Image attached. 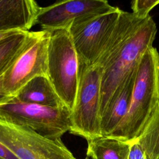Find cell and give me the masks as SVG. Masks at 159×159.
<instances>
[{"label":"cell","mask_w":159,"mask_h":159,"mask_svg":"<svg viewBox=\"0 0 159 159\" xmlns=\"http://www.w3.org/2000/svg\"><path fill=\"white\" fill-rule=\"evenodd\" d=\"M22 31H9V32H0V41L6 37L16 34L17 32Z\"/></svg>","instance_id":"ffe728a7"},{"label":"cell","mask_w":159,"mask_h":159,"mask_svg":"<svg viewBox=\"0 0 159 159\" xmlns=\"http://www.w3.org/2000/svg\"><path fill=\"white\" fill-rule=\"evenodd\" d=\"M14 98L24 102L50 107L65 106L47 76L33 78L20 89Z\"/></svg>","instance_id":"8fae6325"},{"label":"cell","mask_w":159,"mask_h":159,"mask_svg":"<svg viewBox=\"0 0 159 159\" xmlns=\"http://www.w3.org/2000/svg\"><path fill=\"white\" fill-rule=\"evenodd\" d=\"M157 32L156 24L149 15L117 54L101 67V117L113 104L129 76L137 70L143 53L153 46Z\"/></svg>","instance_id":"7a4b0ae2"},{"label":"cell","mask_w":159,"mask_h":159,"mask_svg":"<svg viewBox=\"0 0 159 159\" xmlns=\"http://www.w3.org/2000/svg\"><path fill=\"white\" fill-rule=\"evenodd\" d=\"M102 70L98 65H79V81L75 105L70 114L71 134L87 142L101 134V78Z\"/></svg>","instance_id":"277c9868"},{"label":"cell","mask_w":159,"mask_h":159,"mask_svg":"<svg viewBox=\"0 0 159 159\" xmlns=\"http://www.w3.org/2000/svg\"><path fill=\"white\" fill-rule=\"evenodd\" d=\"M0 143L19 159H76L61 139H50L1 119Z\"/></svg>","instance_id":"ba28073f"},{"label":"cell","mask_w":159,"mask_h":159,"mask_svg":"<svg viewBox=\"0 0 159 159\" xmlns=\"http://www.w3.org/2000/svg\"><path fill=\"white\" fill-rule=\"evenodd\" d=\"M48 32V77L64 105L71 111L78 87V56L68 29Z\"/></svg>","instance_id":"3957f363"},{"label":"cell","mask_w":159,"mask_h":159,"mask_svg":"<svg viewBox=\"0 0 159 159\" xmlns=\"http://www.w3.org/2000/svg\"><path fill=\"white\" fill-rule=\"evenodd\" d=\"M2 76L3 75L0 76V104L6 103L12 100L13 98L7 96L4 91L3 86H2Z\"/></svg>","instance_id":"d6986e66"},{"label":"cell","mask_w":159,"mask_h":159,"mask_svg":"<svg viewBox=\"0 0 159 159\" xmlns=\"http://www.w3.org/2000/svg\"><path fill=\"white\" fill-rule=\"evenodd\" d=\"M0 159H19L11 150L0 143Z\"/></svg>","instance_id":"ac0fdd59"},{"label":"cell","mask_w":159,"mask_h":159,"mask_svg":"<svg viewBox=\"0 0 159 159\" xmlns=\"http://www.w3.org/2000/svg\"><path fill=\"white\" fill-rule=\"evenodd\" d=\"M130 143L101 136L88 141L87 157L92 159H127Z\"/></svg>","instance_id":"4fadbf2b"},{"label":"cell","mask_w":159,"mask_h":159,"mask_svg":"<svg viewBox=\"0 0 159 159\" xmlns=\"http://www.w3.org/2000/svg\"><path fill=\"white\" fill-rule=\"evenodd\" d=\"M30 31L19 32L0 41V76L2 75L22 51Z\"/></svg>","instance_id":"9a60e30c"},{"label":"cell","mask_w":159,"mask_h":159,"mask_svg":"<svg viewBox=\"0 0 159 159\" xmlns=\"http://www.w3.org/2000/svg\"><path fill=\"white\" fill-rule=\"evenodd\" d=\"M71 111L19 101L15 98L0 104V119L24 126L50 139H58L70 129Z\"/></svg>","instance_id":"5b68a950"},{"label":"cell","mask_w":159,"mask_h":159,"mask_svg":"<svg viewBox=\"0 0 159 159\" xmlns=\"http://www.w3.org/2000/svg\"><path fill=\"white\" fill-rule=\"evenodd\" d=\"M40 7L34 0H0V32H28Z\"/></svg>","instance_id":"30bf717a"},{"label":"cell","mask_w":159,"mask_h":159,"mask_svg":"<svg viewBox=\"0 0 159 159\" xmlns=\"http://www.w3.org/2000/svg\"><path fill=\"white\" fill-rule=\"evenodd\" d=\"M127 159H147L145 151L137 141L130 143Z\"/></svg>","instance_id":"e0dca14e"},{"label":"cell","mask_w":159,"mask_h":159,"mask_svg":"<svg viewBox=\"0 0 159 159\" xmlns=\"http://www.w3.org/2000/svg\"><path fill=\"white\" fill-rule=\"evenodd\" d=\"M159 4V0H135L131 2L132 12L140 18L145 19L150 11Z\"/></svg>","instance_id":"2e32d148"},{"label":"cell","mask_w":159,"mask_h":159,"mask_svg":"<svg viewBox=\"0 0 159 159\" xmlns=\"http://www.w3.org/2000/svg\"><path fill=\"white\" fill-rule=\"evenodd\" d=\"M84 159H89V157H86Z\"/></svg>","instance_id":"44dd1931"},{"label":"cell","mask_w":159,"mask_h":159,"mask_svg":"<svg viewBox=\"0 0 159 159\" xmlns=\"http://www.w3.org/2000/svg\"><path fill=\"white\" fill-rule=\"evenodd\" d=\"M159 103V53L152 47L138 65L128 112L111 138L132 143L140 136Z\"/></svg>","instance_id":"6da1fadb"},{"label":"cell","mask_w":159,"mask_h":159,"mask_svg":"<svg viewBox=\"0 0 159 159\" xmlns=\"http://www.w3.org/2000/svg\"><path fill=\"white\" fill-rule=\"evenodd\" d=\"M49 38L48 31H30L22 51L3 74L2 86L7 96L14 98L22 87L37 76L48 77Z\"/></svg>","instance_id":"8992f818"},{"label":"cell","mask_w":159,"mask_h":159,"mask_svg":"<svg viewBox=\"0 0 159 159\" xmlns=\"http://www.w3.org/2000/svg\"><path fill=\"white\" fill-rule=\"evenodd\" d=\"M136 141L147 159H159V103Z\"/></svg>","instance_id":"5bb4252c"},{"label":"cell","mask_w":159,"mask_h":159,"mask_svg":"<svg viewBox=\"0 0 159 159\" xmlns=\"http://www.w3.org/2000/svg\"><path fill=\"white\" fill-rule=\"evenodd\" d=\"M122 10L116 9L98 16L73 21L68 28L79 58V64H96L110 38Z\"/></svg>","instance_id":"52a82bcc"},{"label":"cell","mask_w":159,"mask_h":159,"mask_svg":"<svg viewBox=\"0 0 159 159\" xmlns=\"http://www.w3.org/2000/svg\"><path fill=\"white\" fill-rule=\"evenodd\" d=\"M106 0H67L57 1L41 7L37 16L35 25L41 30L68 29L70 24L79 19L101 15L115 10Z\"/></svg>","instance_id":"9c48e42d"},{"label":"cell","mask_w":159,"mask_h":159,"mask_svg":"<svg viewBox=\"0 0 159 159\" xmlns=\"http://www.w3.org/2000/svg\"><path fill=\"white\" fill-rule=\"evenodd\" d=\"M136 73L137 70L129 76L113 104L101 117V136L111 137L125 118L129 110Z\"/></svg>","instance_id":"7c38bea8"}]
</instances>
